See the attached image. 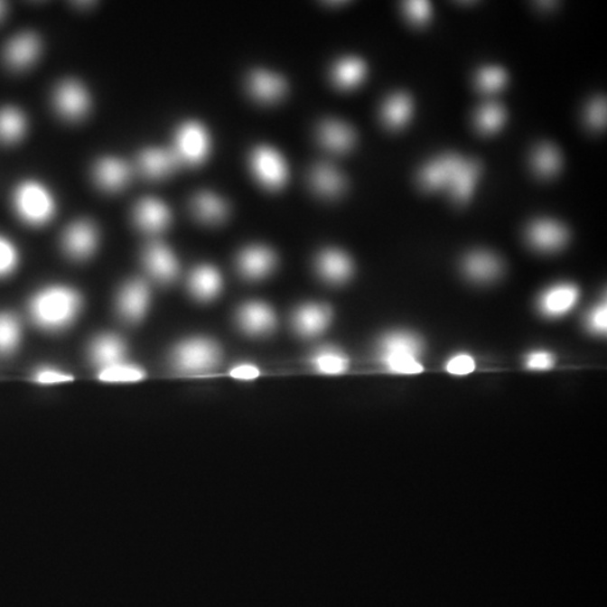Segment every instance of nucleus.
<instances>
[{"label": "nucleus", "instance_id": "nucleus-1", "mask_svg": "<svg viewBox=\"0 0 607 607\" xmlns=\"http://www.w3.org/2000/svg\"><path fill=\"white\" fill-rule=\"evenodd\" d=\"M79 294L68 287H50L36 294L30 312L36 324L47 330H61L71 324L80 312Z\"/></svg>", "mask_w": 607, "mask_h": 607}, {"label": "nucleus", "instance_id": "nucleus-2", "mask_svg": "<svg viewBox=\"0 0 607 607\" xmlns=\"http://www.w3.org/2000/svg\"><path fill=\"white\" fill-rule=\"evenodd\" d=\"M425 350L417 335L405 331L390 332L378 344V360L386 370L398 375H416L425 370L421 357Z\"/></svg>", "mask_w": 607, "mask_h": 607}, {"label": "nucleus", "instance_id": "nucleus-3", "mask_svg": "<svg viewBox=\"0 0 607 607\" xmlns=\"http://www.w3.org/2000/svg\"><path fill=\"white\" fill-rule=\"evenodd\" d=\"M220 360L218 344L209 339H191L173 352V366L183 375H202L214 370Z\"/></svg>", "mask_w": 607, "mask_h": 607}, {"label": "nucleus", "instance_id": "nucleus-4", "mask_svg": "<svg viewBox=\"0 0 607 607\" xmlns=\"http://www.w3.org/2000/svg\"><path fill=\"white\" fill-rule=\"evenodd\" d=\"M17 214L26 223L40 227L53 218L55 202L44 186L35 182L21 183L14 195Z\"/></svg>", "mask_w": 607, "mask_h": 607}, {"label": "nucleus", "instance_id": "nucleus-5", "mask_svg": "<svg viewBox=\"0 0 607 607\" xmlns=\"http://www.w3.org/2000/svg\"><path fill=\"white\" fill-rule=\"evenodd\" d=\"M579 289L574 284H558L546 289L537 301V308L542 315L549 319H558L567 315L576 307L579 301Z\"/></svg>", "mask_w": 607, "mask_h": 607}, {"label": "nucleus", "instance_id": "nucleus-6", "mask_svg": "<svg viewBox=\"0 0 607 607\" xmlns=\"http://www.w3.org/2000/svg\"><path fill=\"white\" fill-rule=\"evenodd\" d=\"M210 150V139L205 128L199 123H187L177 135L179 160L190 164H199L204 161Z\"/></svg>", "mask_w": 607, "mask_h": 607}, {"label": "nucleus", "instance_id": "nucleus-7", "mask_svg": "<svg viewBox=\"0 0 607 607\" xmlns=\"http://www.w3.org/2000/svg\"><path fill=\"white\" fill-rule=\"evenodd\" d=\"M463 161L462 156L453 154H445L432 161L423 168L420 174L422 187L431 191L444 190V188L449 190Z\"/></svg>", "mask_w": 607, "mask_h": 607}, {"label": "nucleus", "instance_id": "nucleus-8", "mask_svg": "<svg viewBox=\"0 0 607 607\" xmlns=\"http://www.w3.org/2000/svg\"><path fill=\"white\" fill-rule=\"evenodd\" d=\"M146 271L156 282L170 284L177 279L179 264L172 250L160 242L151 243L144 255Z\"/></svg>", "mask_w": 607, "mask_h": 607}, {"label": "nucleus", "instance_id": "nucleus-9", "mask_svg": "<svg viewBox=\"0 0 607 607\" xmlns=\"http://www.w3.org/2000/svg\"><path fill=\"white\" fill-rule=\"evenodd\" d=\"M253 169L257 178L270 190H279L287 181V167L277 152L269 148H259L252 155Z\"/></svg>", "mask_w": 607, "mask_h": 607}, {"label": "nucleus", "instance_id": "nucleus-10", "mask_svg": "<svg viewBox=\"0 0 607 607\" xmlns=\"http://www.w3.org/2000/svg\"><path fill=\"white\" fill-rule=\"evenodd\" d=\"M58 112L68 119H79L89 112V95L79 82L67 80L58 87L54 94Z\"/></svg>", "mask_w": 607, "mask_h": 607}, {"label": "nucleus", "instance_id": "nucleus-11", "mask_svg": "<svg viewBox=\"0 0 607 607\" xmlns=\"http://www.w3.org/2000/svg\"><path fill=\"white\" fill-rule=\"evenodd\" d=\"M98 242V231L84 220L70 225L62 238L64 251L76 260H85L93 255Z\"/></svg>", "mask_w": 607, "mask_h": 607}, {"label": "nucleus", "instance_id": "nucleus-12", "mask_svg": "<svg viewBox=\"0 0 607 607\" xmlns=\"http://www.w3.org/2000/svg\"><path fill=\"white\" fill-rule=\"evenodd\" d=\"M528 241L535 249L554 252L561 249L568 242V229L555 220L542 219L528 228Z\"/></svg>", "mask_w": 607, "mask_h": 607}, {"label": "nucleus", "instance_id": "nucleus-13", "mask_svg": "<svg viewBox=\"0 0 607 607\" xmlns=\"http://www.w3.org/2000/svg\"><path fill=\"white\" fill-rule=\"evenodd\" d=\"M150 303V291L144 280H133L119 293V314L128 322H137L145 315Z\"/></svg>", "mask_w": 607, "mask_h": 607}, {"label": "nucleus", "instance_id": "nucleus-14", "mask_svg": "<svg viewBox=\"0 0 607 607\" xmlns=\"http://www.w3.org/2000/svg\"><path fill=\"white\" fill-rule=\"evenodd\" d=\"M238 322L246 333L265 335L271 332L277 324L273 308L259 302L247 303L238 313Z\"/></svg>", "mask_w": 607, "mask_h": 607}, {"label": "nucleus", "instance_id": "nucleus-15", "mask_svg": "<svg viewBox=\"0 0 607 607\" xmlns=\"http://www.w3.org/2000/svg\"><path fill=\"white\" fill-rule=\"evenodd\" d=\"M275 266V256L265 247H251L241 252L238 259V270L243 277L260 280L266 277Z\"/></svg>", "mask_w": 607, "mask_h": 607}, {"label": "nucleus", "instance_id": "nucleus-16", "mask_svg": "<svg viewBox=\"0 0 607 607\" xmlns=\"http://www.w3.org/2000/svg\"><path fill=\"white\" fill-rule=\"evenodd\" d=\"M135 220L141 229L148 233H159L168 228L172 214L167 206L155 199H145L137 202Z\"/></svg>", "mask_w": 607, "mask_h": 607}, {"label": "nucleus", "instance_id": "nucleus-17", "mask_svg": "<svg viewBox=\"0 0 607 607\" xmlns=\"http://www.w3.org/2000/svg\"><path fill=\"white\" fill-rule=\"evenodd\" d=\"M331 321V311L324 305L310 304L304 305L294 315V328L297 333L305 338L316 337L328 328Z\"/></svg>", "mask_w": 607, "mask_h": 607}, {"label": "nucleus", "instance_id": "nucleus-18", "mask_svg": "<svg viewBox=\"0 0 607 607\" xmlns=\"http://www.w3.org/2000/svg\"><path fill=\"white\" fill-rule=\"evenodd\" d=\"M316 268L322 278L330 284H343L351 277L353 265L346 253L328 250L317 259Z\"/></svg>", "mask_w": 607, "mask_h": 607}, {"label": "nucleus", "instance_id": "nucleus-19", "mask_svg": "<svg viewBox=\"0 0 607 607\" xmlns=\"http://www.w3.org/2000/svg\"><path fill=\"white\" fill-rule=\"evenodd\" d=\"M463 270L473 282L489 283L502 274L503 265L493 253L477 251L464 259Z\"/></svg>", "mask_w": 607, "mask_h": 607}, {"label": "nucleus", "instance_id": "nucleus-20", "mask_svg": "<svg viewBox=\"0 0 607 607\" xmlns=\"http://www.w3.org/2000/svg\"><path fill=\"white\" fill-rule=\"evenodd\" d=\"M91 360L101 369L124 362L126 344L113 334H103L96 338L89 349Z\"/></svg>", "mask_w": 607, "mask_h": 607}, {"label": "nucleus", "instance_id": "nucleus-21", "mask_svg": "<svg viewBox=\"0 0 607 607\" xmlns=\"http://www.w3.org/2000/svg\"><path fill=\"white\" fill-rule=\"evenodd\" d=\"M190 291L192 296L201 302H210L219 296L223 287L222 275L210 266H201L192 271L190 277Z\"/></svg>", "mask_w": 607, "mask_h": 607}, {"label": "nucleus", "instance_id": "nucleus-22", "mask_svg": "<svg viewBox=\"0 0 607 607\" xmlns=\"http://www.w3.org/2000/svg\"><path fill=\"white\" fill-rule=\"evenodd\" d=\"M40 41L34 34L25 33L16 36L5 50V60L13 68L29 67L38 58Z\"/></svg>", "mask_w": 607, "mask_h": 607}, {"label": "nucleus", "instance_id": "nucleus-23", "mask_svg": "<svg viewBox=\"0 0 607 607\" xmlns=\"http://www.w3.org/2000/svg\"><path fill=\"white\" fill-rule=\"evenodd\" d=\"M95 181L107 191H121L130 179V169L123 161L115 158L101 159L95 167Z\"/></svg>", "mask_w": 607, "mask_h": 607}, {"label": "nucleus", "instance_id": "nucleus-24", "mask_svg": "<svg viewBox=\"0 0 607 607\" xmlns=\"http://www.w3.org/2000/svg\"><path fill=\"white\" fill-rule=\"evenodd\" d=\"M176 152L163 149H148L140 156L141 172L146 177L159 179L167 176L176 169L179 163Z\"/></svg>", "mask_w": 607, "mask_h": 607}, {"label": "nucleus", "instance_id": "nucleus-25", "mask_svg": "<svg viewBox=\"0 0 607 607\" xmlns=\"http://www.w3.org/2000/svg\"><path fill=\"white\" fill-rule=\"evenodd\" d=\"M311 183L317 194L328 199L339 196L346 187L342 174L328 163L315 165L312 170Z\"/></svg>", "mask_w": 607, "mask_h": 607}, {"label": "nucleus", "instance_id": "nucleus-26", "mask_svg": "<svg viewBox=\"0 0 607 607\" xmlns=\"http://www.w3.org/2000/svg\"><path fill=\"white\" fill-rule=\"evenodd\" d=\"M322 145L337 154L350 150L356 142V135L347 124L338 121H328L320 128Z\"/></svg>", "mask_w": 607, "mask_h": 607}, {"label": "nucleus", "instance_id": "nucleus-27", "mask_svg": "<svg viewBox=\"0 0 607 607\" xmlns=\"http://www.w3.org/2000/svg\"><path fill=\"white\" fill-rule=\"evenodd\" d=\"M249 87L251 94L264 103H274L282 98L286 91V84L283 78L266 71L253 72Z\"/></svg>", "mask_w": 607, "mask_h": 607}, {"label": "nucleus", "instance_id": "nucleus-28", "mask_svg": "<svg viewBox=\"0 0 607 607\" xmlns=\"http://www.w3.org/2000/svg\"><path fill=\"white\" fill-rule=\"evenodd\" d=\"M480 173L481 164L476 160L464 159L449 188L455 201L463 204L471 199Z\"/></svg>", "mask_w": 607, "mask_h": 607}, {"label": "nucleus", "instance_id": "nucleus-29", "mask_svg": "<svg viewBox=\"0 0 607 607\" xmlns=\"http://www.w3.org/2000/svg\"><path fill=\"white\" fill-rule=\"evenodd\" d=\"M192 210L197 219L209 224L222 222L229 213L225 201L210 192H201L196 195L192 201Z\"/></svg>", "mask_w": 607, "mask_h": 607}, {"label": "nucleus", "instance_id": "nucleus-30", "mask_svg": "<svg viewBox=\"0 0 607 607\" xmlns=\"http://www.w3.org/2000/svg\"><path fill=\"white\" fill-rule=\"evenodd\" d=\"M349 363L346 354L334 348L321 349L311 359L313 368L325 375L343 374L348 370Z\"/></svg>", "mask_w": 607, "mask_h": 607}, {"label": "nucleus", "instance_id": "nucleus-31", "mask_svg": "<svg viewBox=\"0 0 607 607\" xmlns=\"http://www.w3.org/2000/svg\"><path fill=\"white\" fill-rule=\"evenodd\" d=\"M26 119L20 110L6 107L0 110V141L14 144L24 135Z\"/></svg>", "mask_w": 607, "mask_h": 607}, {"label": "nucleus", "instance_id": "nucleus-32", "mask_svg": "<svg viewBox=\"0 0 607 607\" xmlns=\"http://www.w3.org/2000/svg\"><path fill=\"white\" fill-rule=\"evenodd\" d=\"M412 99L406 94H397L390 98L384 108V119L390 128H401L411 117Z\"/></svg>", "mask_w": 607, "mask_h": 607}, {"label": "nucleus", "instance_id": "nucleus-33", "mask_svg": "<svg viewBox=\"0 0 607 607\" xmlns=\"http://www.w3.org/2000/svg\"><path fill=\"white\" fill-rule=\"evenodd\" d=\"M365 75L366 64L359 59L343 60L333 73L335 82L342 89H351L360 84Z\"/></svg>", "mask_w": 607, "mask_h": 607}, {"label": "nucleus", "instance_id": "nucleus-34", "mask_svg": "<svg viewBox=\"0 0 607 607\" xmlns=\"http://www.w3.org/2000/svg\"><path fill=\"white\" fill-rule=\"evenodd\" d=\"M533 164H535L537 173L541 176L551 177L559 172L561 164H563V156L555 145H542L536 151Z\"/></svg>", "mask_w": 607, "mask_h": 607}, {"label": "nucleus", "instance_id": "nucleus-35", "mask_svg": "<svg viewBox=\"0 0 607 607\" xmlns=\"http://www.w3.org/2000/svg\"><path fill=\"white\" fill-rule=\"evenodd\" d=\"M20 322L11 314H0V354L12 353L20 344Z\"/></svg>", "mask_w": 607, "mask_h": 607}, {"label": "nucleus", "instance_id": "nucleus-36", "mask_svg": "<svg viewBox=\"0 0 607 607\" xmlns=\"http://www.w3.org/2000/svg\"><path fill=\"white\" fill-rule=\"evenodd\" d=\"M145 377V371L141 368L127 365L126 362L117 363L99 371V378L109 383H133L144 379Z\"/></svg>", "mask_w": 607, "mask_h": 607}, {"label": "nucleus", "instance_id": "nucleus-37", "mask_svg": "<svg viewBox=\"0 0 607 607\" xmlns=\"http://www.w3.org/2000/svg\"><path fill=\"white\" fill-rule=\"evenodd\" d=\"M505 109L499 104L485 105L477 115V126L481 132L494 133L503 126Z\"/></svg>", "mask_w": 607, "mask_h": 607}, {"label": "nucleus", "instance_id": "nucleus-38", "mask_svg": "<svg viewBox=\"0 0 607 607\" xmlns=\"http://www.w3.org/2000/svg\"><path fill=\"white\" fill-rule=\"evenodd\" d=\"M508 75L502 68L490 67L482 69L477 78V85L485 93H496L503 89Z\"/></svg>", "mask_w": 607, "mask_h": 607}, {"label": "nucleus", "instance_id": "nucleus-39", "mask_svg": "<svg viewBox=\"0 0 607 607\" xmlns=\"http://www.w3.org/2000/svg\"><path fill=\"white\" fill-rule=\"evenodd\" d=\"M18 255L15 247L7 238L0 237V277H6L16 269Z\"/></svg>", "mask_w": 607, "mask_h": 607}, {"label": "nucleus", "instance_id": "nucleus-40", "mask_svg": "<svg viewBox=\"0 0 607 607\" xmlns=\"http://www.w3.org/2000/svg\"><path fill=\"white\" fill-rule=\"evenodd\" d=\"M445 369L449 374L455 376H464L472 374L476 369L475 359L467 353L455 354L445 363Z\"/></svg>", "mask_w": 607, "mask_h": 607}, {"label": "nucleus", "instance_id": "nucleus-41", "mask_svg": "<svg viewBox=\"0 0 607 607\" xmlns=\"http://www.w3.org/2000/svg\"><path fill=\"white\" fill-rule=\"evenodd\" d=\"M607 310L606 303H601L599 305L593 308L586 316V328L590 332L596 335H603L606 333L607 325Z\"/></svg>", "mask_w": 607, "mask_h": 607}, {"label": "nucleus", "instance_id": "nucleus-42", "mask_svg": "<svg viewBox=\"0 0 607 607\" xmlns=\"http://www.w3.org/2000/svg\"><path fill=\"white\" fill-rule=\"evenodd\" d=\"M587 124L594 130H602L606 126V100L597 98L588 106L586 114Z\"/></svg>", "mask_w": 607, "mask_h": 607}, {"label": "nucleus", "instance_id": "nucleus-43", "mask_svg": "<svg viewBox=\"0 0 607 607\" xmlns=\"http://www.w3.org/2000/svg\"><path fill=\"white\" fill-rule=\"evenodd\" d=\"M556 359L550 352L533 351L526 358V367L531 370H549L555 366Z\"/></svg>", "mask_w": 607, "mask_h": 607}, {"label": "nucleus", "instance_id": "nucleus-44", "mask_svg": "<svg viewBox=\"0 0 607 607\" xmlns=\"http://www.w3.org/2000/svg\"><path fill=\"white\" fill-rule=\"evenodd\" d=\"M407 15L416 24H425L431 16V5L429 2H407L405 4Z\"/></svg>", "mask_w": 607, "mask_h": 607}, {"label": "nucleus", "instance_id": "nucleus-45", "mask_svg": "<svg viewBox=\"0 0 607 607\" xmlns=\"http://www.w3.org/2000/svg\"><path fill=\"white\" fill-rule=\"evenodd\" d=\"M34 379L40 384H57L73 380V377L47 368V369H41L36 372Z\"/></svg>", "mask_w": 607, "mask_h": 607}, {"label": "nucleus", "instance_id": "nucleus-46", "mask_svg": "<svg viewBox=\"0 0 607 607\" xmlns=\"http://www.w3.org/2000/svg\"><path fill=\"white\" fill-rule=\"evenodd\" d=\"M229 375L237 379L251 380L260 376V370L250 363H241V365L234 367Z\"/></svg>", "mask_w": 607, "mask_h": 607}, {"label": "nucleus", "instance_id": "nucleus-47", "mask_svg": "<svg viewBox=\"0 0 607 607\" xmlns=\"http://www.w3.org/2000/svg\"><path fill=\"white\" fill-rule=\"evenodd\" d=\"M5 13V4L0 3V20H2V17L4 16Z\"/></svg>", "mask_w": 607, "mask_h": 607}]
</instances>
